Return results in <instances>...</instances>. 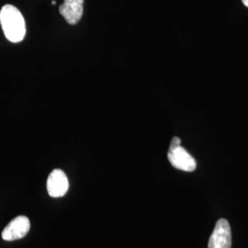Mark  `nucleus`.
I'll return each mask as SVG.
<instances>
[{
    "label": "nucleus",
    "instance_id": "obj_8",
    "mask_svg": "<svg viewBox=\"0 0 248 248\" xmlns=\"http://www.w3.org/2000/svg\"><path fill=\"white\" fill-rule=\"evenodd\" d=\"M55 4H56V2H55L54 0H53V1H52V5H55Z\"/></svg>",
    "mask_w": 248,
    "mask_h": 248
},
{
    "label": "nucleus",
    "instance_id": "obj_6",
    "mask_svg": "<svg viewBox=\"0 0 248 248\" xmlns=\"http://www.w3.org/2000/svg\"><path fill=\"white\" fill-rule=\"evenodd\" d=\"M84 0H64L59 12L70 25L78 23L83 15Z\"/></svg>",
    "mask_w": 248,
    "mask_h": 248
},
{
    "label": "nucleus",
    "instance_id": "obj_7",
    "mask_svg": "<svg viewBox=\"0 0 248 248\" xmlns=\"http://www.w3.org/2000/svg\"><path fill=\"white\" fill-rule=\"evenodd\" d=\"M243 1V3H244V5L246 6V7H248V0H242Z\"/></svg>",
    "mask_w": 248,
    "mask_h": 248
},
{
    "label": "nucleus",
    "instance_id": "obj_2",
    "mask_svg": "<svg viewBox=\"0 0 248 248\" xmlns=\"http://www.w3.org/2000/svg\"><path fill=\"white\" fill-rule=\"evenodd\" d=\"M168 157L170 164L175 169L186 172H192L197 168L196 160L185 148L181 146V140L177 136L173 137L171 140Z\"/></svg>",
    "mask_w": 248,
    "mask_h": 248
},
{
    "label": "nucleus",
    "instance_id": "obj_1",
    "mask_svg": "<svg viewBox=\"0 0 248 248\" xmlns=\"http://www.w3.org/2000/svg\"><path fill=\"white\" fill-rule=\"evenodd\" d=\"M0 23L6 38L9 42L20 43L26 34L25 20L16 7L4 6L0 11Z\"/></svg>",
    "mask_w": 248,
    "mask_h": 248
},
{
    "label": "nucleus",
    "instance_id": "obj_5",
    "mask_svg": "<svg viewBox=\"0 0 248 248\" xmlns=\"http://www.w3.org/2000/svg\"><path fill=\"white\" fill-rule=\"evenodd\" d=\"M31 228V222L26 216H18L12 220L2 232L5 241H15L25 237Z\"/></svg>",
    "mask_w": 248,
    "mask_h": 248
},
{
    "label": "nucleus",
    "instance_id": "obj_3",
    "mask_svg": "<svg viewBox=\"0 0 248 248\" xmlns=\"http://www.w3.org/2000/svg\"><path fill=\"white\" fill-rule=\"evenodd\" d=\"M232 248V232L226 219H220L216 222L213 233L209 240L208 248Z\"/></svg>",
    "mask_w": 248,
    "mask_h": 248
},
{
    "label": "nucleus",
    "instance_id": "obj_4",
    "mask_svg": "<svg viewBox=\"0 0 248 248\" xmlns=\"http://www.w3.org/2000/svg\"><path fill=\"white\" fill-rule=\"evenodd\" d=\"M69 188V181L61 169H54L47 178V191L53 198L65 195Z\"/></svg>",
    "mask_w": 248,
    "mask_h": 248
}]
</instances>
